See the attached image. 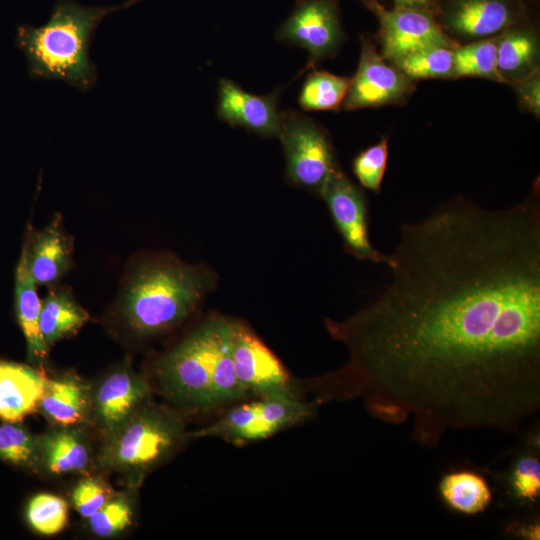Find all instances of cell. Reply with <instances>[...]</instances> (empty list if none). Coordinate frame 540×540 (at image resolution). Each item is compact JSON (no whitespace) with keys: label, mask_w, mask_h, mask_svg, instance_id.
Segmentation results:
<instances>
[{"label":"cell","mask_w":540,"mask_h":540,"mask_svg":"<svg viewBox=\"0 0 540 540\" xmlns=\"http://www.w3.org/2000/svg\"><path fill=\"white\" fill-rule=\"evenodd\" d=\"M88 320L87 311L69 288L52 286L41 301L40 329L49 347L75 335Z\"/></svg>","instance_id":"ffe728a7"},{"label":"cell","mask_w":540,"mask_h":540,"mask_svg":"<svg viewBox=\"0 0 540 540\" xmlns=\"http://www.w3.org/2000/svg\"><path fill=\"white\" fill-rule=\"evenodd\" d=\"M114 491L100 478L84 476L75 485L71 500L74 508L88 519L113 495Z\"/></svg>","instance_id":"836d02e7"},{"label":"cell","mask_w":540,"mask_h":540,"mask_svg":"<svg viewBox=\"0 0 540 540\" xmlns=\"http://www.w3.org/2000/svg\"><path fill=\"white\" fill-rule=\"evenodd\" d=\"M518 100L522 109L540 115V77L536 70L525 78L514 83Z\"/></svg>","instance_id":"e575fe53"},{"label":"cell","mask_w":540,"mask_h":540,"mask_svg":"<svg viewBox=\"0 0 540 540\" xmlns=\"http://www.w3.org/2000/svg\"><path fill=\"white\" fill-rule=\"evenodd\" d=\"M185 439L181 415L148 400L119 428L104 436L96 463L102 470L123 475L127 487L138 489L146 474Z\"/></svg>","instance_id":"277c9868"},{"label":"cell","mask_w":540,"mask_h":540,"mask_svg":"<svg viewBox=\"0 0 540 540\" xmlns=\"http://www.w3.org/2000/svg\"><path fill=\"white\" fill-rule=\"evenodd\" d=\"M146 379L129 365L109 372L92 390V412L103 436L115 431L149 400Z\"/></svg>","instance_id":"7c38bea8"},{"label":"cell","mask_w":540,"mask_h":540,"mask_svg":"<svg viewBox=\"0 0 540 540\" xmlns=\"http://www.w3.org/2000/svg\"><path fill=\"white\" fill-rule=\"evenodd\" d=\"M272 436L258 413V402L238 405L211 425L187 433V439L214 437L236 445Z\"/></svg>","instance_id":"603a6c76"},{"label":"cell","mask_w":540,"mask_h":540,"mask_svg":"<svg viewBox=\"0 0 540 540\" xmlns=\"http://www.w3.org/2000/svg\"><path fill=\"white\" fill-rule=\"evenodd\" d=\"M286 177L300 188L321 195L330 178L341 169L326 130L295 110L283 112L280 135Z\"/></svg>","instance_id":"8992f818"},{"label":"cell","mask_w":540,"mask_h":540,"mask_svg":"<svg viewBox=\"0 0 540 540\" xmlns=\"http://www.w3.org/2000/svg\"><path fill=\"white\" fill-rule=\"evenodd\" d=\"M36 285L28 265V241L25 237L15 269V314L26 341L28 361L32 366L43 369L48 360L49 346L40 329L41 300Z\"/></svg>","instance_id":"2e32d148"},{"label":"cell","mask_w":540,"mask_h":540,"mask_svg":"<svg viewBox=\"0 0 540 540\" xmlns=\"http://www.w3.org/2000/svg\"><path fill=\"white\" fill-rule=\"evenodd\" d=\"M38 410L56 426L80 425L92 414V388L75 375L48 378Z\"/></svg>","instance_id":"ac0fdd59"},{"label":"cell","mask_w":540,"mask_h":540,"mask_svg":"<svg viewBox=\"0 0 540 540\" xmlns=\"http://www.w3.org/2000/svg\"><path fill=\"white\" fill-rule=\"evenodd\" d=\"M28 265L38 285L55 286L70 270L73 239L64 230L59 215L42 230L26 232Z\"/></svg>","instance_id":"5bb4252c"},{"label":"cell","mask_w":540,"mask_h":540,"mask_svg":"<svg viewBox=\"0 0 540 540\" xmlns=\"http://www.w3.org/2000/svg\"><path fill=\"white\" fill-rule=\"evenodd\" d=\"M497 38L453 49V77H479L501 82L496 68Z\"/></svg>","instance_id":"83f0119b"},{"label":"cell","mask_w":540,"mask_h":540,"mask_svg":"<svg viewBox=\"0 0 540 540\" xmlns=\"http://www.w3.org/2000/svg\"><path fill=\"white\" fill-rule=\"evenodd\" d=\"M444 22L456 35L466 39H485L514 22L508 0H452Z\"/></svg>","instance_id":"e0dca14e"},{"label":"cell","mask_w":540,"mask_h":540,"mask_svg":"<svg viewBox=\"0 0 540 540\" xmlns=\"http://www.w3.org/2000/svg\"><path fill=\"white\" fill-rule=\"evenodd\" d=\"M67 502L51 493L34 495L26 507V520L29 526L41 535H54L64 529L68 522Z\"/></svg>","instance_id":"4dcf8cb0"},{"label":"cell","mask_w":540,"mask_h":540,"mask_svg":"<svg viewBox=\"0 0 540 540\" xmlns=\"http://www.w3.org/2000/svg\"><path fill=\"white\" fill-rule=\"evenodd\" d=\"M204 270L168 257H154L130 271L117 312L139 336L168 331L184 321L209 288Z\"/></svg>","instance_id":"3957f363"},{"label":"cell","mask_w":540,"mask_h":540,"mask_svg":"<svg viewBox=\"0 0 540 540\" xmlns=\"http://www.w3.org/2000/svg\"><path fill=\"white\" fill-rule=\"evenodd\" d=\"M340 233L347 253L391 268V255L378 251L369 236L368 203L363 191L339 169L327 182L321 195Z\"/></svg>","instance_id":"ba28073f"},{"label":"cell","mask_w":540,"mask_h":540,"mask_svg":"<svg viewBox=\"0 0 540 540\" xmlns=\"http://www.w3.org/2000/svg\"><path fill=\"white\" fill-rule=\"evenodd\" d=\"M247 394V389L236 375L232 359L229 320L212 371L210 384L211 408L236 402Z\"/></svg>","instance_id":"4316f807"},{"label":"cell","mask_w":540,"mask_h":540,"mask_svg":"<svg viewBox=\"0 0 540 540\" xmlns=\"http://www.w3.org/2000/svg\"><path fill=\"white\" fill-rule=\"evenodd\" d=\"M394 1L396 2L397 7L421 9L422 7L429 4L432 0H394Z\"/></svg>","instance_id":"d590c367"},{"label":"cell","mask_w":540,"mask_h":540,"mask_svg":"<svg viewBox=\"0 0 540 540\" xmlns=\"http://www.w3.org/2000/svg\"><path fill=\"white\" fill-rule=\"evenodd\" d=\"M0 460L27 471L41 472L39 435L18 422H5L0 426Z\"/></svg>","instance_id":"d4e9b609"},{"label":"cell","mask_w":540,"mask_h":540,"mask_svg":"<svg viewBox=\"0 0 540 540\" xmlns=\"http://www.w3.org/2000/svg\"><path fill=\"white\" fill-rule=\"evenodd\" d=\"M509 486L517 500L534 503L540 496L539 459L531 455L518 458L509 475Z\"/></svg>","instance_id":"d6a6232c"},{"label":"cell","mask_w":540,"mask_h":540,"mask_svg":"<svg viewBox=\"0 0 540 540\" xmlns=\"http://www.w3.org/2000/svg\"><path fill=\"white\" fill-rule=\"evenodd\" d=\"M484 209L455 197L401 226L389 283L330 336L348 399L436 448L448 430L518 432L540 410V191Z\"/></svg>","instance_id":"6da1fadb"},{"label":"cell","mask_w":540,"mask_h":540,"mask_svg":"<svg viewBox=\"0 0 540 540\" xmlns=\"http://www.w3.org/2000/svg\"><path fill=\"white\" fill-rule=\"evenodd\" d=\"M230 348L239 381L259 396L292 392L290 376L276 355L244 324L230 320Z\"/></svg>","instance_id":"30bf717a"},{"label":"cell","mask_w":540,"mask_h":540,"mask_svg":"<svg viewBox=\"0 0 540 540\" xmlns=\"http://www.w3.org/2000/svg\"><path fill=\"white\" fill-rule=\"evenodd\" d=\"M228 321L209 318L158 361L160 388L181 409L211 408V376Z\"/></svg>","instance_id":"5b68a950"},{"label":"cell","mask_w":540,"mask_h":540,"mask_svg":"<svg viewBox=\"0 0 540 540\" xmlns=\"http://www.w3.org/2000/svg\"><path fill=\"white\" fill-rule=\"evenodd\" d=\"M276 37L307 51L309 58L303 71L333 57L344 37L335 0H295Z\"/></svg>","instance_id":"52a82bcc"},{"label":"cell","mask_w":540,"mask_h":540,"mask_svg":"<svg viewBox=\"0 0 540 540\" xmlns=\"http://www.w3.org/2000/svg\"><path fill=\"white\" fill-rule=\"evenodd\" d=\"M438 489L447 507L463 515L484 512L493 497L488 481L480 473L466 469L445 474Z\"/></svg>","instance_id":"7402d4cb"},{"label":"cell","mask_w":540,"mask_h":540,"mask_svg":"<svg viewBox=\"0 0 540 540\" xmlns=\"http://www.w3.org/2000/svg\"><path fill=\"white\" fill-rule=\"evenodd\" d=\"M388 161V141L383 137L378 143L359 152L353 160L352 170L358 182L379 194Z\"/></svg>","instance_id":"1f68e13d"},{"label":"cell","mask_w":540,"mask_h":540,"mask_svg":"<svg viewBox=\"0 0 540 540\" xmlns=\"http://www.w3.org/2000/svg\"><path fill=\"white\" fill-rule=\"evenodd\" d=\"M351 77L313 70L304 80L298 104L304 111H336L342 107Z\"/></svg>","instance_id":"cb8c5ba5"},{"label":"cell","mask_w":540,"mask_h":540,"mask_svg":"<svg viewBox=\"0 0 540 540\" xmlns=\"http://www.w3.org/2000/svg\"><path fill=\"white\" fill-rule=\"evenodd\" d=\"M47 381L43 369L0 359V419L20 422L36 412Z\"/></svg>","instance_id":"9a60e30c"},{"label":"cell","mask_w":540,"mask_h":540,"mask_svg":"<svg viewBox=\"0 0 540 540\" xmlns=\"http://www.w3.org/2000/svg\"><path fill=\"white\" fill-rule=\"evenodd\" d=\"M411 79L379 54L368 38L362 37L357 71L342 108L347 111L400 104L414 91Z\"/></svg>","instance_id":"9c48e42d"},{"label":"cell","mask_w":540,"mask_h":540,"mask_svg":"<svg viewBox=\"0 0 540 540\" xmlns=\"http://www.w3.org/2000/svg\"><path fill=\"white\" fill-rule=\"evenodd\" d=\"M279 94V91L253 94L234 81L221 78L216 114L229 126L244 128L263 137H279L283 121Z\"/></svg>","instance_id":"4fadbf2b"},{"label":"cell","mask_w":540,"mask_h":540,"mask_svg":"<svg viewBox=\"0 0 540 540\" xmlns=\"http://www.w3.org/2000/svg\"><path fill=\"white\" fill-rule=\"evenodd\" d=\"M454 48L427 47L403 57L394 65L411 80L453 77Z\"/></svg>","instance_id":"f546056e"},{"label":"cell","mask_w":540,"mask_h":540,"mask_svg":"<svg viewBox=\"0 0 540 540\" xmlns=\"http://www.w3.org/2000/svg\"><path fill=\"white\" fill-rule=\"evenodd\" d=\"M539 42L528 30H511L497 37L496 68L502 83L514 84L538 70Z\"/></svg>","instance_id":"44dd1931"},{"label":"cell","mask_w":540,"mask_h":540,"mask_svg":"<svg viewBox=\"0 0 540 540\" xmlns=\"http://www.w3.org/2000/svg\"><path fill=\"white\" fill-rule=\"evenodd\" d=\"M140 0L112 6H84L73 0H57L46 24L19 25L15 41L28 63L33 79L62 80L81 91L97 81L96 67L89 57L94 31L108 15Z\"/></svg>","instance_id":"7a4b0ae2"},{"label":"cell","mask_w":540,"mask_h":540,"mask_svg":"<svg viewBox=\"0 0 540 540\" xmlns=\"http://www.w3.org/2000/svg\"><path fill=\"white\" fill-rule=\"evenodd\" d=\"M259 417L274 435L311 417L315 406L295 397L293 392L271 393L260 396Z\"/></svg>","instance_id":"484cf974"},{"label":"cell","mask_w":540,"mask_h":540,"mask_svg":"<svg viewBox=\"0 0 540 540\" xmlns=\"http://www.w3.org/2000/svg\"><path fill=\"white\" fill-rule=\"evenodd\" d=\"M137 490L114 492L110 499L88 521L91 532L102 538L112 537L129 528L134 520Z\"/></svg>","instance_id":"f1b7e54d"},{"label":"cell","mask_w":540,"mask_h":540,"mask_svg":"<svg viewBox=\"0 0 540 540\" xmlns=\"http://www.w3.org/2000/svg\"><path fill=\"white\" fill-rule=\"evenodd\" d=\"M374 10L380 20L381 55L390 63L431 46L455 47L438 23L421 9L385 10L374 3Z\"/></svg>","instance_id":"8fae6325"},{"label":"cell","mask_w":540,"mask_h":540,"mask_svg":"<svg viewBox=\"0 0 540 540\" xmlns=\"http://www.w3.org/2000/svg\"><path fill=\"white\" fill-rule=\"evenodd\" d=\"M364 1H365V0H364ZM366 1H368V3L370 4V1H369V0H366Z\"/></svg>","instance_id":"8d00e7d4"},{"label":"cell","mask_w":540,"mask_h":540,"mask_svg":"<svg viewBox=\"0 0 540 540\" xmlns=\"http://www.w3.org/2000/svg\"><path fill=\"white\" fill-rule=\"evenodd\" d=\"M42 471L63 475L86 471L91 451L85 435L76 426H56L39 435Z\"/></svg>","instance_id":"d6986e66"}]
</instances>
